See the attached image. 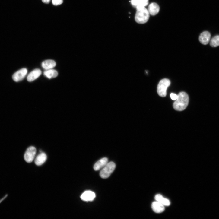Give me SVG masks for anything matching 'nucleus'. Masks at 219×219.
Returning <instances> with one entry per match:
<instances>
[{
    "label": "nucleus",
    "mask_w": 219,
    "mask_h": 219,
    "mask_svg": "<svg viewBox=\"0 0 219 219\" xmlns=\"http://www.w3.org/2000/svg\"><path fill=\"white\" fill-rule=\"evenodd\" d=\"M189 101L188 94L185 92H181L178 94L177 99L173 104V108L178 111H183L188 106Z\"/></svg>",
    "instance_id": "f257e3e1"
},
{
    "label": "nucleus",
    "mask_w": 219,
    "mask_h": 219,
    "mask_svg": "<svg viewBox=\"0 0 219 219\" xmlns=\"http://www.w3.org/2000/svg\"><path fill=\"white\" fill-rule=\"evenodd\" d=\"M136 12L135 16V21L139 24H144L149 20L150 15L149 13L145 7L136 8Z\"/></svg>",
    "instance_id": "f03ea898"
},
{
    "label": "nucleus",
    "mask_w": 219,
    "mask_h": 219,
    "mask_svg": "<svg viewBox=\"0 0 219 219\" xmlns=\"http://www.w3.org/2000/svg\"><path fill=\"white\" fill-rule=\"evenodd\" d=\"M116 167L115 163L113 162L107 163L100 171V175L102 178L109 177L115 170Z\"/></svg>",
    "instance_id": "7ed1b4c3"
},
{
    "label": "nucleus",
    "mask_w": 219,
    "mask_h": 219,
    "mask_svg": "<svg viewBox=\"0 0 219 219\" xmlns=\"http://www.w3.org/2000/svg\"><path fill=\"white\" fill-rule=\"evenodd\" d=\"M170 84V82L167 79H164L159 83L157 88L158 95L162 97H165L167 95V91L168 87Z\"/></svg>",
    "instance_id": "20e7f679"
},
{
    "label": "nucleus",
    "mask_w": 219,
    "mask_h": 219,
    "mask_svg": "<svg viewBox=\"0 0 219 219\" xmlns=\"http://www.w3.org/2000/svg\"><path fill=\"white\" fill-rule=\"evenodd\" d=\"M36 153V148L33 146H31L27 148L24 155V159L25 161L28 163L32 162L34 160Z\"/></svg>",
    "instance_id": "39448f33"
},
{
    "label": "nucleus",
    "mask_w": 219,
    "mask_h": 219,
    "mask_svg": "<svg viewBox=\"0 0 219 219\" xmlns=\"http://www.w3.org/2000/svg\"><path fill=\"white\" fill-rule=\"evenodd\" d=\"M27 73L26 68H23L18 71L13 75L12 78L16 82H18L22 80L26 75Z\"/></svg>",
    "instance_id": "423d86ee"
},
{
    "label": "nucleus",
    "mask_w": 219,
    "mask_h": 219,
    "mask_svg": "<svg viewBox=\"0 0 219 219\" xmlns=\"http://www.w3.org/2000/svg\"><path fill=\"white\" fill-rule=\"evenodd\" d=\"M42 71L39 69H36L28 75L27 77V80L28 82L33 81L38 78L41 75Z\"/></svg>",
    "instance_id": "0eeeda50"
},
{
    "label": "nucleus",
    "mask_w": 219,
    "mask_h": 219,
    "mask_svg": "<svg viewBox=\"0 0 219 219\" xmlns=\"http://www.w3.org/2000/svg\"><path fill=\"white\" fill-rule=\"evenodd\" d=\"M211 35L208 31H205L202 33L199 37V40L200 42L204 45L208 44L211 38Z\"/></svg>",
    "instance_id": "6e6552de"
},
{
    "label": "nucleus",
    "mask_w": 219,
    "mask_h": 219,
    "mask_svg": "<svg viewBox=\"0 0 219 219\" xmlns=\"http://www.w3.org/2000/svg\"><path fill=\"white\" fill-rule=\"evenodd\" d=\"M96 197L95 193L91 191H88L85 192L81 195V199L85 201H93Z\"/></svg>",
    "instance_id": "1a4fd4ad"
},
{
    "label": "nucleus",
    "mask_w": 219,
    "mask_h": 219,
    "mask_svg": "<svg viewBox=\"0 0 219 219\" xmlns=\"http://www.w3.org/2000/svg\"><path fill=\"white\" fill-rule=\"evenodd\" d=\"M149 0H131V4L133 7L136 9L145 7L149 4Z\"/></svg>",
    "instance_id": "9d476101"
},
{
    "label": "nucleus",
    "mask_w": 219,
    "mask_h": 219,
    "mask_svg": "<svg viewBox=\"0 0 219 219\" xmlns=\"http://www.w3.org/2000/svg\"><path fill=\"white\" fill-rule=\"evenodd\" d=\"M164 206L160 203L157 201L154 202L152 204V208L153 210L157 213L163 212L165 210Z\"/></svg>",
    "instance_id": "9b49d317"
},
{
    "label": "nucleus",
    "mask_w": 219,
    "mask_h": 219,
    "mask_svg": "<svg viewBox=\"0 0 219 219\" xmlns=\"http://www.w3.org/2000/svg\"><path fill=\"white\" fill-rule=\"evenodd\" d=\"M160 9V7L157 4L153 3L149 5L148 10L150 14L155 16L158 13Z\"/></svg>",
    "instance_id": "f8f14e48"
},
{
    "label": "nucleus",
    "mask_w": 219,
    "mask_h": 219,
    "mask_svg": "<svg viewBox=\"0 0 219 219\" xmlns=\"http://www.w3.org/2000/svg\"><path fill=\"white\" fill-rule=\"evenodd\" d=\"M108 160L106 158H102L97 161L94 164V169L95 171L99 170L103 168L108 163Z\"/></svg>",
    "instance_id": "ddd939ff"
},
{
    "label": "nucleus",
    "mask_w": 219,
    "mask_h": 219,
    "mask_svg": "<svg viewBox=\"0 0 219 219\" xmlns=\"http://www.w3.org/2000/svg\"><path fill=\"white\" fill-rule=\"evenodd\" d=\"M47 156L44 153H41L36 157L35 163L37 166H41L43 165L46 160Z\"/></svg>",
    "instance_id": "4468645a"
},
{
    "label": "nucleus",
    "mask_w": 219,
    "mask_h": 219,
    "mask_svg": "<svg viewBox=\"0 0 219 219\" xmlns=\"http://www.w3.org/2000/svg\"><path fill=\"white\" fill-rule=\"evenodd\" d=\"M56 62L52 60H46L43 62L42 63V66L46 70L52 69L56 66Z\"/></svg>",
    "instance_id": "2eb2a0df"
},
{
    "label": "nucleus",
    "mask_w": 219,
    "mask_h": 219,
    "mask_svg": "<svg viewBox=\"0 0 219 219\" xmlns=\"http://www.w3.org/2000/svg\"><path fill=\"white\" fill-rule=\"evenodd\" d=\"M155 198L157 201L160 203L164 206H168L170 204V202L168 199L164 198L160 194L156 195Z\"/></svg>",
    "instance_id": "dca6fc26"
},
{
    "label": "nucleus",
    "mask_w": 219,
    "mask_h": 219,
    "mask_svg": "<svg viewBox=\"0 0 219 219\" xmlns=\"http://www.w3.org/2000/svg\"><path fill=\"white\" fill-rule=\"evenodd\" d=\"M44 75L49 79H50L56 78L58 75V72L56 70L50 69L45 71L44 72Z\"/></svg>",
    "instance_id": "f3484780"
},
{
    "label": "nucleus",
    "mask_w": 219,
    "mask_h": 219,
    "mask_svg": "<svg viewBox=\"0 0 219 219\" xmlns=\"http://www.w3.org/2000/svg\"><path fill=\"white\" fill-rule=\"evenodd\" d=\"M210 45L213 47H216L219 46V35L214 36L211 40Z\"/></svg>",
    "instance_id": "a211bd4d"
},
{
    "label": "nucleus",
    "mask_w": 219,
    "mask_h": 219,
    "mask_svg": "<svg viewBox=\"0 0 219 219\" xmlns=\"http://www.w3.org/2000/svg\"><path fill=\"white\" fill-rule=\"evenodd\" d=\"M63 2V0H52V1L53 5L55 6L60 5Z\"/></svg>",
    "instance_id": "6ab92c4d"
},
{
    "label": "nucleus",
    "mask_w": 219,
    "mask_h": 219,
    "mask_svg": "<svg viewBox=\"0 0 219 219\" xmlns=\"http://www.w3.org/2000/svg\"><path fill=\"white\" fill-rule=\"evenodd\" d=\"M170 96L171 99L174 100H176L178 97V95L174 93H171Z\"/></svg>",
    "instance_id": "aec40b11"
},
{
    "label": "nucleus",
    "mask_w": 219,
    "mask_h": 219,
    "mask_svg": "<svg viewBox=\"0 0 219 219\" xmlns=\"http://www.w3.org/2000/svg\"><path fill=\"white\" fill-rule=\"evenodd\" d=\"M51 0H42V2L44 3L48 4L49 3Z\"/></svg>",
    "instance_id": "412c9836"
}]
</instances>
